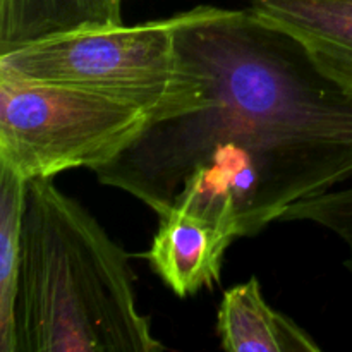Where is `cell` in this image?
Wrapping results in <instances>:
<instances>
[{
    "instance_id": "cell-1",
    "label": "cell",
    "mask_w": 352,
    "mask_h": 352,
    "mask_svg": "<svg viewBox=\"0 0 352 352\" xmlns=\"http://www.w3.org/2000/svg\"><path fill=\"white\" fill-rule=\"evenodd\" d=\"M201 76L198 110L148 127L98 167L103 186L158 217L175 203L253 237L352 175V95L250 9L198 6L177 31Z\"/></svg>"
},
{
    "instance_id": "cell-2",
    "label": "cell",
    "mask_w": 352,
    "mask_h": 352,
    "mask_svg": "<svg viewBox=\"0 0 352 352\" xmlns=\"http://www.w3.org/2000/svg\"><path fill=\"white\" fill-rule=\"evenodd\" d=\"M14 352H157L129 254L54 179H30Z\"/></svg>"
},
{
    "instance_id": "cell-3",
    "label": "cell",
    "mask_w": 352,
    "mask_h": 352,
    "mask_svg": "<svg viewBox=\"0 0 352 352\" xmlns=\"http://www.w3.org/2000/svg\"><path fill=\"white\" fill-rule=\"evenodd\" d=\"M184 12L146 23L78 31L0 55V71L76 86L133 103L153 124L201 107L203 79L182 58L177 31Z\"/></svg>"
},
{
    "instance_id": "cell-4",
    "label": "cell",
    "mask_w": 352,
    "mask_h": 352,
    "mask_svg": "<svg viewBox=\"0 0 352 352\" xmlns=\"http://www.w3.org/2000/svg\"><path fill=\"white\" fill-rule=\"evenodd\" d=\"M153 126L133 103L0 71V164L30 179L96 170Z\"/></svg>"
},
{
    "instance_id": "cell-5",
    "label": "cell",
    "mask_w": 352,
    "mask_h": 352,
    "mask_svg": "<svg viewBox=\"0 0 352 352\" xmlns=\"http://www.w3.org/2000/svg\"><path fill=\"white\" fill-rule=\"evenodd\" d=\"M237 239L232 230L199 210L175 203L160 215L153 243L143 258L174 294L189 298L219 284L223 258Z\"/></svg>"
},
{
    "instance_id": "cell-6",
    "label": "cell",
    "mask_w": 352,
    "mask_h": 352,
    "mask_svg": "<svg viewBox=\"0 0 352 352\" xmlns=\"http://www.w3.org/2000/svg\"><path fill=\"white\" fill-rule=\"evenodd\" d=\"M250 7L298 40L316 67L352 95V0H251Z\"/></svg>"
},
{
    "instance_id": "cell-7",
    "label": "cell",
    "mask_w": 352,
    "mask_h": 352,
    "mask_svg": "<svg viewBox=\"0 0 352 352\" xmlns=\"http://www.w3.org/2000/svg\"><path fill=\"white\" fill-rule=\"evenodd\" d=\"M220 346L229 352H320L301 325L267 302L260 280L251 277L223 292L217 311Z\"/></svg>"
},
{
    "instance_id": "cell-8",
    "label": "cell",
    "mask_w": 352,
    "mask_h": 352,
    "mask_svg": "<svg viewBox=\"0 0 352 352\" xmlns=\"http://www.w3.org/2000/svg\"><path fill=\"white\" fill-rule=\"evenodd\" d=\"M124 0H0V55L78 31L120 26Z\"/></svg>"
},
{
    "instance_id": "cell-9",
    "label": "cell",
    "mask_w": 352,
    "mask_h": 352,
    "mask_svg": "<svg viewBox=\"0 0 352 352\" xmlns=\"http://www.w3.org/2000/svg\"><path fill=\"white\" fill-rule=\"evenodd\" d=\"M26 184L23 175L0 164V352H14L16 347L14 308L19 280Z\"/></svg>"
},
{
    "instance_id": "cell-10",
    "label": "cell",
    "mask_w": 352,
    "mask_h": 352,
    "mask_svg": "<svg viewBox=\"0 0 352 352\" xmlns=\"http://www.w3.org/2000/svg\"><path fill=\"white\" fill-rule=\"evenodd\" d=\"M278 222H308L336 234L347 248L346 267L352 272V188L330 189L302 199L284 212Z\"/></svg>"
}]
</instances>
